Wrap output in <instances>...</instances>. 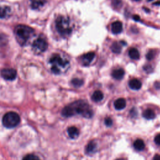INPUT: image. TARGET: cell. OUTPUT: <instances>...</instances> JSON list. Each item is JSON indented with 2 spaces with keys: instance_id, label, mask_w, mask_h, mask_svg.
<instances>
[{
  "instance_id": "6da1fadb",
  "label": "cell",
  "mask_w": 160,
  "mask_h": 160,
  "mask_svg": "<svg viewBox=\"0 0 160 160\" xmlns=\"http://www.w3.org/2000/svg\"><path fill=\"white\" fill-rule=\"evenodd\" d=\"M62 115L64 117H71L75 114H80L86 118H91L93 112L89 104L83 100L75 101L66 107L62 110Z\"/></svg>"
},
{
  "instance_id": "7a4b0ae2",
  "label": "cell",
  "mask_w": 160,
  "mask_h": 160,
  "mask_svg": "<svg viewBox=\"0 0 160 160\" xmlns=\"http://www.w3.org/2000/svg\"><path fill=\"white\" fill-rule=\"evenodd\" d=\"M14 33L18 42L21 45H26L34 34V30L26 25H18L15 28Z\"/></svg>"
},
{
  "instance_id": "3957f363",
  "label": "cell",
  "mask_w": 160,
  "mask_h": 160,
  "mask_svg": "<svg viewBox=\"0 0 160 160\" xmlns=\"http://www.w3.org/2000/svg\"><path fill=\"white\" fill-rule=\"evenodd\" d=\"M51 69L56 74H59L69 66V61L62 58L59 54H53L49 59Z\"/></svg>"
},
{
  "instance_id": "277c9868",
  "label": "cell",
  "mask_w": 160,
  "mask_h": 160,
  "mask_svg": "<svg viewBox=\"0 0 160 160\" xmlns=\"http://www.w3.org/2000/svg\"><path fill=\"white\" fill-rule=\"evenodd\" d=\"M56 28L58 32L62 36H66L71 34L72 29L68 18L60 16L56 20Z\"/></svg>"
},
{
  "instance_id": "5b68a950",
  "label": "cell",
  "mask_w": 160,
  "mask_h": 160,
  "mask_svg": "<svg viewBox=\"0 0 160 160\" xmlns=\"http://www.w3.org/2000/svg\"><path fill=\"white\" fill-rule=\"evenodd\" d=\"M2 124L7 128H13L17 126L20 122L19 114L13 111L8 112L2 118Z\"/></svg>"
},
{
  "instance_id": "8992f818",
  "label": "cell",
  "mask_w": 160,
  "mask_h": 160,
  "mask_svg": "<svg viewBox=\"0 0 160 160\" xmlns=\"http://www.w3.org/2000/svg\"><path fill=\"white\" fill-rule=\"evenodd\" d=\"M32 48L34 53L39 54L44 52L48 48V42L45 38L39 36L32 42Z\"/></svg>"
},
{
  "instance_id": "52a82bcc",
  "label": "cell",
  "mask_w": 160,
  "mask_h": 160,
  "mask_svg": "<svg viewBox=\"0 0 160 160\" xmlns=\"http://www.w3.org/2000/svg\"><path fill=\"white\" fill-rule=\"evenodd\" d=\"M1 76L6 80H14L17 75L16 71L12 68H4L1 71Z\"/></svg>"
},
{
  "instance_id": "ba28073f",
  "label": "cell",
  "mask_w": 160,
  "mask_h": 160,
  "mask_svg": "<svg viewBox=\"0 0 160 160\" xmlns=\"http://www.w3.org/2000/svg\"><path fill=\"white\" fill-rule=\"evenodd\" d=\"M122 31V24L121 21H117L111 24V31L113 34H119Z\"/></svg>"
},
{
  "instance_id": "9c48e42d",
  "label": "cell",
  "mask_w": 160,
  "mask_h": 160,
  "mask_svg": "<svg viewBox=\"0 0 160 160\" xmlns=\"http://www.w3.org/2000/svg\"><path fill=\"white\" fill-rule=\"evenodd\" d=\"M95 57V53L94 52H89L84 54L82 57V60L84 65H89Z\"/></svg>"
},
{
  "instance_id": "30bf717a",
  "label": "cell",
  "mask_w": 160,
  "mask_h": 160,
  "mask_svg": "<svg viewBox=\"0 0 160 160\" xmlns=\"http://www.w3.org/2000/svg\"><path fill=\"white\" fill-rule=\"evenodd\" d=\"M31 7L34 9H39L46 2V0H29Z\"/></svg>"
},
{
  "instance_id": "8fae6325",
  "label": "cell",
  "mask_w": 160,
  "mask_h": 160,
  "mask_svg": "<svg viewBox=\"0 0 160 160\" xmlns=\"http://www.w3.org/2000/svg\"><path fill=\"white\" fill-rule=\"evenodd\" d=\"M11 8L8 6H0V18H7L10 16Z\"/></svg>"
},
{
  "instance_id": "7c38bea8",
  "label": "cell",
  "mask_w": 160,
  "mask_h": 160,
  "mask_svg": "<svg viewBox=\"0 0 160 160\" xmlns=\"http://www.w3.org/2000/svg\"><path fill=\"white\" fill-rule=\"evenodd\" d=\"M129 86L133 90H138L142 86L141 82L138 79H132L129 82Z\"/></svg>"
},
{
  "instance_id": "4fadbf2b",
  "label": "cell",
  "mask_w": 160,
  "mask_h": 160,
  "mask_svg": "<svg viewBox=\"0 0 160 160\" xmlns=\"http://www.w3.org/2000/svg\"><path fill=\"white\" fill-rule=\"evenodd\" d=\"M114 106L116 109L121 110L126 107V101L124 98H119L114 101Z\"/></svg>"
},
{
  "instance_id": "5bb4252c",
  "label": "cell",
  "mask_w": 160,
  "mask_h": 160,
  "mask_svg": "<svg viewBox=\"0 0 160 160\" xmlns=\"http://www.w3.org/2000/svg\"><path fill=\"white\" fill-rule=\"evenodd\" d=\"M68 134L71 139H76L79 136V130L75 126H71L68 129Z\"/></svg>"
},
{
  "instance_id": "9a60e30c",
  "label": "cell",
  "mask_w": 160,
  "mask_h": 160,
  "mask_svg": "<svg viewBox=\"0 0 160 160\" xmlns=\"http://www.w3.org/2000/svg\"><path fill=\"white\" fill-rule=\"evenodd\" d=\"M124 75V71L122 69H115L112 72V76L115 79L120 80L122 79Z\"/></svg>"
},
{
  "instance_id": "2e32d148",
  "label": "cell",
  "mask_w": 160,
  "mask_h": 160,
  "mask_svg": "<svg viewBox=\"0 0 160 160\" xmlns=\"http://www.w3.org/2000/svg\"><path fill=\"white\" fill-rule=\"evenodd\" d=\"M142 116L146 119H154L156 117V114L151 109H146L143 113H142Z\"/></svg>"
},
{
  "instance_id": "e0dca14e",
  "label": "cell",
  "mask_w": 160,
  "mask_h": 160,
  "mask_svg": "<svg viewBox=\"0 0 160 160\" xmlns=\"http://www.w3.org/2000/svg\"><path fill=\"white\" fill-rule=\"evenodd\" d=\"M128 54H129V56L132 59H134V60L138 59L140 56L138 50L135 48H131L128 52Z\"/></svg>"
},
{
  "instance_id": "ac0fdd59",
  "label": "cell",
  "mask_w": 160,
  "mask_h": 160,
  "mask_svg": "<svg viewBox=\"0 0 160 160\" xmlns=\"http://www.w3.org/2000/svg\"><path fill=\"white\" fill-rule=\"evenodd\" d=\"M133 146L135 149H136L138 151H142L144 149L145 144H144V141L142 139H138L134 142Z\"/></svg>"
},
{
  "instance_id": "d6986e66",
  "label": "cell",
  "mask_w": 160,
  "mask_h": 160,
  "mask_svg": "<svg viewBox=\"0 0 160 160\" xmlns=\"http://www.w3.org/2000/svg\"><path fill=\"white\" fill-rule=\"evenodd\" d=\"M104 95L103 93L101 91H96L92 95V99L94 102H99L101 101L103 99Z\"/></svg>"
},
{
  "instance_id": "ffe728a7",
  "label": "cell",
  "mask_w": 160,
  "mask_h": 160,
  "mask_svg": "<svg viewBox=\"0 0 160 160\" xmlns=\"http://www.w3.org/2000/svg\"><path fill=\"white\" fill-rule=\"evenodd\" d=\"M96 149V144L94 141L90 142L86 146V151L87 153H92Z\"/></svg>"
},
{
  "instance_id": "44dd1931",
  "label": "cell",
  "mask_w": 160,
  "mask_h": 160,
  "mask_svg": "<svg viewBox=\"0 0 160 160\" xmlns=\"http://www.w3.org/2000/svg\"><path fill=\"white\" fill-rule=\"evenodd\" d=\"M111 49L114 53H120L121 51V46L118 42H114L112 44Z\"/></svg>"
},
{
  "instance_id": "7402d4cb",
  "label": "cell",
  "mask_w": 160,
  "mask_h": 160,
  "mask_svg": "<svg viewBox=\"0 0 160 160\" xmlns=\"http://www.w3.org/2000/svg\"><path fill=\"white\" fill-rule=\"evenodd\" d=\"M22 160H41L38 156L33 154H29L25 156Z\"/></svg>"
},
{
  "instance_id": "603a6c76",
  "label": "cell",
  "mask_w": 160,
  "mask_h": 160,
  "mask_svg": "<svg viewBox=\"0 0 160 160\" xmlns=\"http://www.w3.org/2000/svg\"><path fill=\"white\" fill-rule=\"evenodd\" d=\"M72 84L75 87H80L83 84V81L82 79H78V78H74L71 81Z\"/></svg>"
},
{
  "instance_id": "cb8c5ba5",
  "label": "cell",
  "mask_w": 160,
  "mask_h": 160,
  "mask_svg": "<svg viewBox=\"0 0 160 160\" xmlns=\"http://www.w3.org/2000/svg\"><path fill=\"white\" fill-rule=\"evenodd\" d=\"M112 5L116 8H119L122 5V2L121 0H112Z\"/></svg>"
},
{
  "instance_id": "d4e9b609",
  "label": "cell",
  "mask_w": 160,
  "mask_h": 160,
  "mask_svg": "<svg viewBox=\"0 0 160 160\" xmlns=\"http://www.w3.org/2000/svg\"><path fill=\"white\" fill-rule=\"evenodd\" d=\"M154 55H155V53H154V51H149L148 53H147V54H146V59H148V60H149V61H151V60H152L153 58H154Z\"/></svg>"
},
{
  "instance_id": "484cf974",
  "label": "cell",
  "mask_w": 160,
  "mask_h": 160,
  "mask_svg": "<svg viewBox=\"0 0 160 160\" xmlns=\"http://www.w3.org/2000/svg\"><path fill=\"white\" fill-rule=\"evenodd\" d=\"M104 122H105V124L107 126H111L112 124V121L111 118H107L105 119L104 120Z\"/></svg>"
},
{
  "instance_id": "4316f807",
  "label": "cell",
  "mask_w": 160,
  "mask_h": 160,
  "mask_svg": "<svg viewBox=\"0 0 160 160\" xmlns=\"http://www.w3.org/2000/svg\"><path fill=\"white\" fill-rule=\"evenodd\" d=\"M130 114L132 118H134L137 116V110L135 108H132L130 111Z\"/></svg>"
},
{
  "instance_id": "83f0119b",
  "label": "cell",
  "mask_w": 160,
  "mask_h": 160,
  "mask_svg": "<svg viewBox=\"0 0 160 160\" xmlns=\"http://www.w3.org/2000/svg\"><path fill=\"white\" fill-rule=\"evenodd\" d=\"M154 142L156 144L160 145V134L156 136V137L154 138Z\"/></svg>"
},
{
  "instance_id": "f1b7e54d",
  "label": "cell",
  "mask_w": 160,
  "mask_h": 160,
  "mask_svg": "<svg viewBox=\"0 0 160 160\" xmlns=\"http://www.w3.org/2000/svg\"><path fill=\"white\" fill-rule=\"evenodd\" d=\"M144 69L146 72H150L152 71V67H151V66H149V65H146V66H144Z\"/></svg>"
},
{
  "instance_id": "f546056e",
  "label": "cell",
  "mask_w": 160,
  "mask_h": 160,
  "mask_svg": "<svg viewBox=\"0 0 160 160\" xmlns=\"http://www.w3.org/2000/svg\"><path fill=\"white\" fill-rule=\"evenodd\" d=\"M153 160H160V155L156 154L153 158Z\"/></svg>"
},
{
  "instance_id": "4dcf8cb0",
  "label": "cell",
  "mask_w": 160,
  "mask_h": 160,
  "mask_svg": "<svg viewBox=\"0 0 160 160\" xmlns=\"http://www.w3.org/2000/svg\"><path fill=\"white\" fill-rule=\"evenodd\" d=\"M154 85L157 89H160V82H156Z\"/></svg>"
},
{
  "instance_id": "1f68e13d",
  "label": "cell",
  "mask_w": 160,
  "mask_h": 160,
  "mask_svg": "<svg viewBox=\"0 0 160 160\" xmlns=\"http://www.w3.org/2000/svg\"><path fill=\"white\" fill-rule=\"evenodd\" d=\"M133 18H134V20H136V21H139V17L138 15H135V16L133 17Z\"/></svg>"
},
{
  "instance_id": "d6a6232c",
  "label": "cell",
  "mask_w": 160,
  "mask_h": 160,
  "mask_svg": "<svg viewBox=\"0 0 160 160\" xmlns=\"http://www.w3.org/2000/svg\"><path fill=\"white\" fill-rule=\"evenodd\" d=\"M116 160H126V159L121 158H119V159H117Z\"/></svg>"
},
{
  "instance_id": "836d02e7",
  "label": "cell",
  "mask_w": 160,
  "mask_h": 160,
  "mask_svg": "<svg viewBox=\"0 0 160 160\" xmlns=\"http://www.w3.org/2000/svg\"><path fill=\"white\" fill-rule=\"evenodd\" d=\"M160 4V2H157L154 3V4Z\"/></svg>"
},
{
  "instance_id": "e575fe53",
  "label": "cell",
  "mask_w": 160,
  "mask_h": 160,
  "mask_svg": "<svg viewBox=\"0 0 160 160\" xmlns=\"http://www.w3.org/2000/svg\"><path fill=\"white\" fill-rule=\"evenodd\" d=\"M133 1H139L141 0H133Z\"/></svg>"
}]
</instances>
